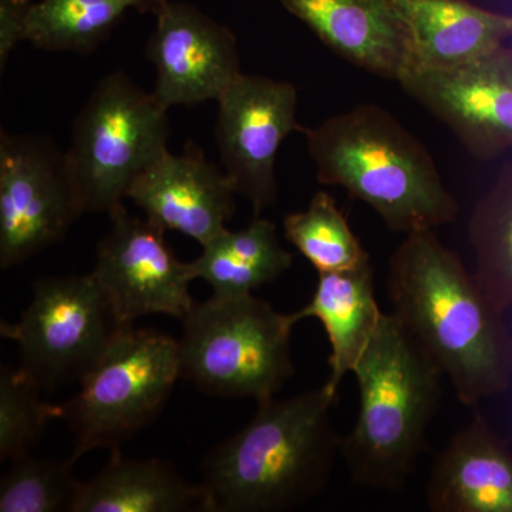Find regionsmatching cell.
Listing matches in <instances>:
<instances>
[{"label": "cell", "mask_w": 512, "mask_h": 512, "mask_svg": "<svg viewBox=\"0 0 512 512\" xmlns=\"http://www.w3.org/2000/svg\"><path fill=\"white\" fill-rule=\"evenodd\" d=\"M43 389L23 370L0 373V460L13 463L28 456L49 421L62 419V406L42 397Z\"/></svg>", "instance_id": "25"}, {"label": "cell", "mask_w": 512, "mask_h": 512, "mask_svg": "<svg viewBox=\"0 0 512 512\" xmlns=\"http://www.w3.org/2000/svg\"><path fill=\"white\" fill-rule=\"evenodd\" d=\"M392 2L409 39L406 74L467 66L500 49L512 37V15L480 8L468 0Z\"/></svg>", "instance_id": "17"}, {"label": "cell", "mask_w": 512, "mask_h": 512, "mask_svg": "<svg viewBox=\"0 0 512 512\" xmlns=\"http://www.w3.org/2000/svg\"><path fill=\"white\" fill-rule=\"evenodd\" d=\"M393 313L440 367L458 402L477 406L507 392L512 338L504 311L434 229L406 235L390 259Z\"/></svg>", "instance_id": "1"}, {"label": "cell", "mask_w": 512, "mask_h": 512, "mask_svg": "<svg viewBox=\"0 0 512 512\" xmlns=\"http://www.w3.org/2000/svg\"><path fill=\"white\" fill-rule=\"evenodd\" d=\"M192 275L217 296L248 295L292 268L293 255L282 247L274 222L254 217L247 228L225 229L190 262Z\"/></svg>", "instance_id": "20"}, {"label": "cell", "mask_w": 512, "mask_h": 512, "mask_svg": "<svg viewBox=\"0 0 512 512\" xmlns=\"http://www.w3.org/2000/svg\"><path fill=\"white\" fill-rule=\"evenodd\" d=\"M66 151L33 134L0 133V266L62 242L84 214Z\"/></svg>", "instance_id": "9"}, {"label": "cell", "mask_w": 512, "mask_h": 512, "mask_svg": "<svg viewBox=\"0 0 512 512\" xmlns=\"http://www.w3.org/2000/svg\"><path fill=\"white\" fill-rule=\"evenodd\" d=\"M110 229L97 245L94 281L121 325L148 315L183 320L195 301L190 262L175 256L165 229L131 215L123 204L109 212Z\"/></svg>", "instance_id": "10"}, {"label": "cell", "mask_w": 512, "mask_h": 512, "mask_svg": "<svg viewBox=\"0 0 512 512\" xmlns=\"http://www.w3.org/2000/svg\"><path fill=\"white\" fill-rule=\"evenodd\" d=\"M235 194L225 171L190 141L183 153L168 150L138 175L127 198L154 224L180 232L204 247L228 229L227 222L235 212Z\"/></svg>", "instance_id": "14"}, {"label": "cell", "mask_w": 512, "mask_h": 512, "mask_svg": "<svg viewBox=\"0 0 512 512\" xmlns=\"http://www.w3.org/2000/svg\"><path fill=\"white\" fill-rule=\"evenodd\" d=\"M399 84L477 160L511 150L512 46L448 72L406 74Z\"/></svg>", "instance_id": "12"}, {"label": "cell", "mask_w": 512, "mask_h": 512, "mask_svg": "<svg viewBox=\"0 0 512 512\" xmlns=\"http://www.w3.org/2000/svg\"><path fill=\"white\" fill-rule=\"evenodd\" d=\"M468 237L476 255L474 274L507 312L512 308V160L474 207Z\"/></svg>", "instance_id": "22"}, {"label": "cell", "mask_w": 512, "mask_h": 512, "mask_svg": "<svg viewBox=\"0 0 512 512\" xmlns=\"http://www.w3.org/2000/svg\"><path fill=\"white\" fill-rule=\"evenodd\" d=\"M33 0H0V70L25 37V23Z\"/></svg>", "instance_id": "26"}, {"label": "cell", "mask_w": 512, "mask_h": 512, "mask_svg": "<svg viewBox=\"0 0 512 512\" xmlns=\"http://www.w3.org/2000/svg\"><path fill=\"white\" fill-rule=\"evenodd\" d=\"M295 315L299 322L313 318L322 323L330 345V376L325 384L339 394L340 384L355 370L382 319L372 264L319 272L311 301Z\"/></svg>", "instance_id": "18"}, {"label": "cell", "mask_w": 512, "mask_h": 512, "mask_svg": "<svg viewBox=\"0 0 512 512\" xmlns=\"http://www.w3.org/2000/svg\"><path fill=\"white\" fill-rule=\"evenodd\" d=\"M76 461L32 454L13 461L0 481V511L72 512L82 485L73 473Z\"/></svg>", "instance_id": "24"}, {"label": "cell", "mask_w": 512, "mask_h": 512, "mask_svg": "<svg viewBox=\"0 0 512 512\" xmlns=\"http://www.w3.org/2000/svg\"><path fill=\"white\" fill-rule=\"evenodd\" d=\"M161 106L194 107L218 101L242 74L234 32L200 9L168 0L147 43Z\"/></svg>", "instance_id": "13"}, {"label": "cell", "mask_w": 512, "mask_h": 512, "mask_svg": "<svg viewBox=\"0 0 512 512\" xmlns=\"http://www.w3.org/2000/svg\"><path fill=\"white\" fill-rule=\"evenodd\" d=\"M187 511H205L200 484L185 481L167 461L124 457L119 448L80 485L72 512Z\"/></svg>", "instance_id": "19"}, {"label": "cell", "mask_w": 512, "mask_h": 512, "mask_svg": "<svg viewBox=\"0 0 512 512\" xmlns=\"http://www.w3.org/2000/svg\"><path fill=\"white\" fill-rule=\"evenodd\" d=\"M285 237L316 271L338 272L370 262L348 218L326 191L313 195L305 211L286 215Z\"/></svg>", "instance_id": "23"}, {"label": "cell", "mask_w": 512, "mask_h": 512, "mask_svg": "<svg viewBox=\"0 0 512 512\" xmlns=\"http://www.w3.org/2000/svg\"><path fill=\"white\" fill-rule=\"evenodd\" d=\"M181 377L178 340L156 330L121 329L99 362L62 404L74 436L72 457L119 450L156 419Z\"/></svg>", "instance_id": "6"}, {"label": "cell", "mask_w": 512, "mask_h": 512, "mask_svg": "<svg viewBox=\"0 0 512 512\" xmlns=\"http://www.w3.org/2000/svg\"><path fill=\"white\" fill-rule=\"evenodd\" d=\"M218 103L215 126L218 150L237 194L261 217L278 197L275 163L296 123L298 90L292 83L245 74L232 83Z\"/></svg>", "instance_id": "11"}, {"label": "cell", "mask_w": 512, "mask_h": 512, "mask_svg": "<svg viewBox=\"0 0 512 512\" xmlns=\"http://www.w3.org/2000/svg\"><path fill=\"white\" fill-rule=\"evenodd\" d=\"M168 0H33L25 42L46 52L89 55L130 12L156 16Z\"/></svg>", "instance_id": "21"}, {"label": "cell", "mask_w": 512, "mask_h": 512, "mask_svg": "<svg viewBox=\"0 0 512 512\" xmlns=\"http://www.w3.org/2000/svg\"><path fill=\"white\" fill-rule=\"evenodd\" d=\"M332 52L396 80L409 70V39L392 0H279Z\"/></svg>", "instance_id": "15"}, {"label": "cell", "mask_w": 512, "mask_h": 512, "mask_svg": "<svg viewBox=\"0 0 512 512\" xmlns=\"http://www.w3.org/2000/svg\"><path fill=\"white\" fill-rule=\"evenodd\" d=\"M352 375L359 413L340 443L350 477L372 490H403L426 450L446 377L393 312L383 313Z\"/></svg>", "instance_id": "4"}, {"label": "cell", "mask_w": 512, "mask_h": 512, "mask_svg": "<svg viewBox=\"0 0 512 512\" xmlns=\"http://www.w3.org/2000/svg\"><path fill=\"white\" fill-rule=\"evenodd\" d=\"M168 110L124 72L104 76L73 123L66 151L84 211L109 214L168 151Z\"/></svg>", "instance_id": "7"}, {"label": "cell", "mask_w": 512, "mask_h": 512, "mask_svg": "<svg viewBox=\"0 0 512 512\" xmlns=\"http://www.w3.org/2000/svg\"><path fill=\"white\" fill-rule=\"evenodd\" d=\"M178 340L181 377L228 399H272L295 373V312L281 313L252 293L195 302Z\"/></svg>", "instance_id": "5"}, {"label": "cell", "mask_w": 512, "mask_h": 512, "mask_svg": "<svg viewBox=\"0 0 512 512\" xmlns=\"http://www.w3.org/2000/svg\"><path fill=\"white\" fill-rule=\"evenodd\" d=\"M299 131L319 183L345 188L390 231L409 235L456 220L458 202L429 150L383 107L357 104Z\"/></svg>", "instance_id": "3"}, {"label": "cell", "mask_w": 512, "mask_h": 512, "mask_svg": "<svg viewBox=\"0 0 512 512\" xmlns=\"http://www.w3.org/2000/svg\"><path fill=\"white\" fill-rule=\"evenodd\" d=\"M426 501L433 512H512V451L483 413L437 456Z\"/></svg>", "instance_id": "16"}, {"label": "cell", "mask_w": 512, "mask_h": 512, "mask_svg": "<svg viewBox=\"0 0 512 512\" xmlns=\"http://www.w3.org/2000/svg\"><path fill=\"white\" fill-rule=\"evenodd\" d=\"M124 328L89 274L39 279L18 322L0 333L18 345L19 369L49 390L80 383Z\"/></svg>", "instance_id": "8"}, {"label": "cell", "mask_w": 512, "mask_h": 512, "mask_svg": "<svg viewBox=\"0 0 512 512\" xmlns=\"http://www.w3.org/2000/svg\"><path fill=\"white\" fill-rule=\"evenodd\" d=\"M338 394L318 389L258 403L244 429L202 463L205 512H282L323 493L342 439L330 410Z\"/></svg>", "instance_id": "2"}]
</instances>
